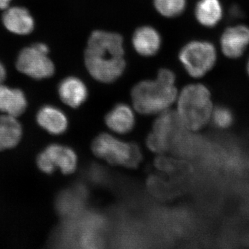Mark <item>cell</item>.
Masks as SVG:
<instances>
[{
    "mask_svg": "<svg viewBox=\"0 0 249 249\" xmlns=\"http://www.w3.org/2000/svg\"><path fill=\"white\" fill-rule=\"evenodd\" d=\"M91 76L103 83H111L125 68L122 37L115 33L96 31L90 36L85 53Z\"/></svg>",
    "mask_w": 249,
    "mask_h": 249,
    "instance_id": "obj_1",
    "label": "cell"
},
{
    "mask_svg": "<svg viewBox=\"0 0 249 249\" xmlns=\"http://www.w3.org/2000/svg\"><path fill=\"white\" fill-rule=\"evenodd\" d=\"M175 76L167 69L160 70L157 79L145 80L134 86L132 91L134 107L142 114H153L166 110L178 96Z\"/></svg>",
    "mask_w": 249,
    "mask_h": 249,
    "instance_id": "obj_2",
    "label": "cell"
},
{
    "mask_svg": "<svg viewBox=\"0 0 249 249\" xmlns=\"http://www.w3.org/2000/svg\"><path fill=\"white\" fill-rule=\"evenodd\" d=\"M213 112L209 90L201 84L183 88L178 98V114L181 124L191 131H197L207 124Z\"/></svg>",
    "mask_w": 249,
    "mask_h": 249,
    "instance_id": "obj_3",
    "label": "cell"
},
{
    "mask_svg": "<svg viewBox=\"0 0 249 249\" xmlns=\"http://www.w3.org/2000/svg\"><path fill=\"white\" fill-rule=\"evenodd\" d=\"M92 150L95 155L111 164L128 168L138 166L142 160V152L137 144L121 142L107 134H101L95 139Z\"/></svg>",
    "mask_w": 249,
    "mask_h": 249,
    "instance_id": "obj_4",
    "label": "cell"
},
{
    "mask_svg": "<svg viewBox=\"0 0 249 249\" xmlns=\"http://www.w3.org/2000/svg\"><path fill=\"white\" fill-rule=\"evenodd\" d=\"M179 59L191 76L201 78L214 67L217 52L211 42L193 41L181 49Z\"/></svg>",
    "mask_w": 249,
    "mask_h": 249,
    "instance_id": "obj_5",
    "label": "cell"
},
{
    "mask_svg": "<svg viewBox=\"0 0 249 249\" xmlns=\"http://www.w3.org/2000/svg\"><path fill=\"white\" fill-rule=\"evenodd\" d=\"M48 47L37 43L23 49L18 55L16 67L21 73L36 80L53 76L55 67L48 57Z\"/></svg>",
    "mask_w": 249,
    "mask_h": 249,
    "instance_id": "obj_6",
    "label": "cell"
},
{
    "mask_svg": "<svg viewBox=\"0 0 249 249\" xmlns=\"http://www.w3.org/2000/svg\"><path fill=\"white\" fill-rule=\"evenodd\" d=\"M183 127L178 112L163 111L154 124L153 131L147 139V146L155 152L167 151L182 133Z\"/></svg>",
    "mask_w": 249,
    "mask_h": 249,
    "instance_id": "obj_7",
    "label": "cell"
},
{
    "mask_svg": "<svg viewBox=\"0 0 249 249\" xmlns=\"http://www.w3.org/2000/svg\"><path fill=\"white\" fill-rule=\"evenodd\" d=\"M39 170L42 173L51 175L58 168L65 175L74 173L78 158L71 147L52 144L39 154L36 160Z\"/></svg>",
    "mask_w": 249,
    "mask_h": 249,
    "instance_id": "obj_8",
    "label": "cell"
},
{
    "mask_svg": "<svg viewBox=\"0 0 249 249\" xmlns=\"http://www.w3.org/2000/svg\"><path fill=\"white\" fill-rule=\"evenodd\" d=\"M221 47L228 58H237L249 45V27L237 25L229 27L221 37Z\"/></svg>",
    "mask_w": 249,
    "mask_h": 249,
    "instance_id": "obj_9",
    "label": "cell"
},
{
    "mask_svg": "<svg viewBox=\"0 0 249 249\" xmlns=\"http://www.w3.org/2000/svg\"><path fill=\"white\" fill-rule=\"evenodd\" d=\"M2 21L10 32L17 35H27L34 29V18L24 8L14 6L5 9Z\"/></svg>",
    "mask_w": 249,
    "mask_h": 249,
    "instance_id": "obj_10",
    "label": "cell"
},
{
    "mask_svg": "<svg viewBox=\"0 0 249 249\" xmlns=\"http://www.w3.org/2000/svg\"><path fill=\"white\" fill-rule=\"evenodd\" d=\"M36 121L42 129L53 135L63 134L68 127V120L62 110L53 106L41 108L36 115Z\"/></svg>",
    "mask_w": 249,
    "mask_h": 249,
    "instance_id": "obj_11",
    "label": "cell"
},
{
    "mask_svg": "<svg viewBox=\"0 0 249 249\" xmlns=\"http://www.w3.org/2000/svg\"><path fill=\"white\" fill-rule=\"evenodd\" d=\"M27 107V98L22 90L0 85V111L3 114L18 118Z\"/></svg>",
    "mask_w": 249,
    "mask_h": 249,
    "instance_id": "obj_12",
    "label": "cell"
},
{
    "mask_svg": "<svg viewBox=\"0 0 249 249\" xmlns=\"http://www.w3.org/2000/svg\"><path fill=\"white\" fill-rule=\"evenodd\" d=\"M58 93L62 102L73 108L79 107L88 97L84 83L75 77L62 80L59 85Z\"/></svg>",
    "mask_w": 249,
    "mask_h": 249,
    "instance_id": "obj_13",
    "label": "cell"
},
{
    "mask_svg": "<svg viewBox=\"0 0 249 249\" xmlns=\"http://www.w3.org/2000/svg\"><path fill=\"white\" fill-rule=\"evenodd\" d=\"M22 124L14 116L0 115V152L17 146L22 138Z\"/></svg>",
    "mask_w": 249,
    "mask_h": 249,
    "instance_id": "obj_14",
    "label": "cell"
},
{
    "mask_svg": "<svg viewBox=\"0 0 249 249\" xmlns=\"http://www.w3.org/2000/svg\"><path fill=\"white\" fill-rule=\"evenodd\" d=\"M132 43L135 50L143 56H152L158 52L161 43L160 34L150 27L139 28L134 34Z\"/></svg>",
    "mask_w": 249,
    "mask_h": 249,
    "instance_id": "obj_15",
    "label": "cell"
},
{
    "mask_svg": "<svg viewBox=\"0 0 249 249\" xmlns=\"http://www.w3.org/2000/svg\"><path fill=\"white\" fill-rule=\"evenodd\" d=\"M108 127L119 134H126L133 129L135 119L133 111L127 105L119 104L113 108L106 117Z\"/></svg>",
    "mask_w": 249,
    "mask_h": 249,
    "instance_id": "obj_16",
    "label": "cell"
},
{
    "mask_svg": "<svg viewBox=\"0 0 249 249\" xmlns=\"http://www.w3.org/2000/svg\"><path fill=\"white\" fill-rule=\"evenodd\" d=\"M222 6L219 0H199L196 4V19L205 27H214L222 19Z\"/></svg>",
    "mask_w": 249,
    "mask_h": 249,
    "instance_id": "obj_17",
    "label": "cell"
},
{
    "mask_svg": "<svg viewBox=\"0 0 249 249\" xmlns=\"http://www.w3.org/2000/svg\"><path fill=\"white\" fill-rule=\"evenodd\" d=\"M154 2L158 12L168 18L178 16L186 7V0H155Z\"/></svg>",
    "mask_w": 249,
    "mask_h": 249,
    "instance_id": "obj_18",
    "label": "cell"
},
{
    "mask_svg": "<svg viewBox=\"0 0 249 249\" xmlns=\"http://www.w3.org/2000/svg\"><path fill=\"white\" fill-rule=\"evenodd\" d=\"M214 121L221 127H228L232 122V116L230 111L225 108L219 107L213 112Z\"/></svg>",
    "mask_w": 249,
    "mask_h": 249,
    "instance_id": "obj_19",
    "label": "cell"
},
{
    "mask_svg": "<svg viewBox=\"0 0 249 249\" xmlns=\"http://www.w3.org/2000/svg\"><path fill=\"white\" fill-rule=\"evenodd\" d=\"M6 71L4 65L0 62V85H2L3 82L6 78Z\"/></svg>",
    "mask_w": 249,
    "mask_h": 249,
    "instance_id": "obj_20",
    "label": "cell"
},
{
    "mask_svg": "<svg viewBox=\"0 0 249 249\" xmlns=\"http://www.w3.org/2000/svg\"><path fill=\"white\" fill-rule=\"evenodd\" d=\"M11 1H12V0H0V9H7Z\"/></svg>",
    "mask_w": 249,
    "mask_h": 249,
    "instance_id": "obj_21",
    "label": "cell"
},
{
    "mask_svg": "<svg viewBox=\"0 0 249 249\" xmlns=\"http://www.w3.org/2000/svg\"><path fill=\"white\" fill-rule=\"evenodd\" d=\"M247 72H248L249 76V60L248 61V64H247Z\"/></svg>",
    "mask_w": 249,
    "mask_h": 249,
    "instance_id": "obj_22",
    "label": "cell"
}]
</instances>
